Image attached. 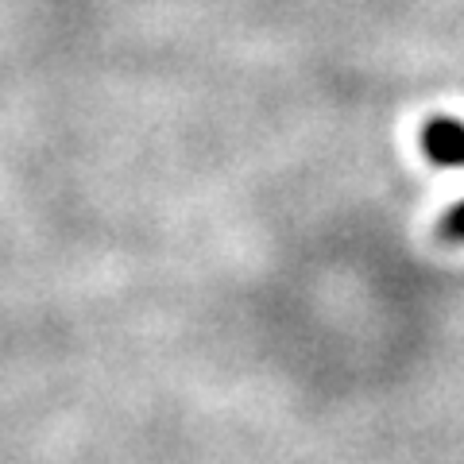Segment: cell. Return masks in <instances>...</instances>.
Here are the masks:
<instances>
[{"label":"cell","instance_id":"obj_1","mask_svg":"<svg viewBox=\"0 0 464 464\" xmlns=\"http://www.w3.org/2000/svg\"><path fill=\"white\" fill-rule=\"evenodd\" d=\"M422 155L433 167H464V124L453 116H430L422 124Z\"/></svg>","mask_w":464,"mask_h":464},{"label":"cell","instance_id":"obj_2","mask_svg":"<svg viewBox=\"0 0 464 464\" xmlns=\"http://www.w3.org/2000/svg\"><path fill=\"white\" fill-rule=\"evenodd\" d=\"M438 237L445 244H464V201H457V206H449L441 225H438Z\"/></svg>","mask_w":464,"mask_h":464}]
</instances>
